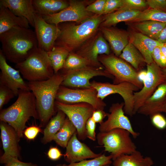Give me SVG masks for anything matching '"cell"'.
<instances>
[{"mask_svg":"<svg viewBox=\"0 0 166 166\" xmlns=\"http://www.w3.org/2000/svg\"><path fill=\"white\" fill-rule=\"evenodd\" d=\"M24 18L18 16L7 7L0 6V34L15 27L30 28Z\"/></svg>","mask_w":166,"mask_h":166,"instance_id":"24","label":"cell"},{"mask_svg":"<svg viewBox=\"0 0 166 166\" xmlns=\"http://www.w3.org/2000/svg\"><path fill=\"white\" fill-rule=\"evenodd\" d=\"M107 113H105L104 110H95L91 117L96 123L100 124L103 122V120L107 116Z\"/></svg>","mask_w":166,"mask_h":166,"instance_id":"45","label":"cell"},{"mask_svg":"<svg viewBox=\"0 0 166 166\" xmlns=\"http://www.w3.org/2000/svg\"><path fill=\"white\" fill-rule=\"evenodd\" d=\"M164 77V81L163 83L166 84V68L162 69Z\"/></svg>","mask_w":166,"mask_h":166,"instance_id":"51","label":"cell"},{"mask_svg":"<svg viewBox=\"0 0 166 166\" xmlns=\"http://www.w3.org/2000/svg\"><path fill=\"white\" fill-rule=\"evenodd\" d=\"M124 103L113 104L110 108V113H107V119L100 124V132H106L112 129L119 128L128 131L134 138H136L140 133L133 129L128 117L124 114L123 108Z\"/></svg>","mask_w":166,"mask_h":166,"instance_id":"15","label":"cell"},{"mask_svg":"<svg viewBox=\"0 0 166 166\" xmlns=\"http://www.w3.org/2000/svg\"><path fill=\"white\" fill-rule=\"evenodd\" d=\"M106 0H98L87 6L86 10L94 14H104V10Z\"/></svg>","mask_w":166,"mask_h":166,"instance_id":"38","label":"cell"},{"mask_svg":"<svg viewBox=\"0 0 166 166\" xmlns=\"http://www.w3.org/2000/svg\"><path fill=\"white\" fill-rule=\"evenodd\" d=\"M119 57L130 63L136 70L146 63L142 54L129 41Z\"/></svg>","mask_w":166,"mask_h":166,"instance_id":"30","label":"cell"},{"mask_svg":"<svg viewBox=\"0 0 166 166\" xmlns=\"http://www.w3.org/2000/svg\"><path fill=\"white\" fill-rule=\"evenodd\" d=\"M162 112H164L166 114V97L163 105Z\"/></svg>","mask_w":166,"mask_h":166,"instance_id":"52","label":"cell"},{"mask_svg":"<svg viewBox=\"0 0 166 166\" xmlns=\"http://www.w3.org/2000/svg\"><path fill=\"white\" fill-rule=\"evenodd\" d=\"M147 6L146 1L143 0H123L122 6L118 10L132 9L141 11Z\"/></svg>","mask_w":166,"mask_h":166,"instance_id":"36","label":"cell"},{"mask_svg":"<svg viewBox=\"0 0 166 166\" xmlns=\"http://www.w3.org/2000/svg\"><path fill=\"white\" fill-rule=\"evenodd\" d=\"M41 131V129L38 127L32 126L27 128L24 132L25 136L28 140H34L38 133Z\"/></svg>","mask_w":166,"mask_h":166,"instance_id":"44","label":"cell"},{"mask_svg":"<svg viewBox=\"0 0 166 166\" xmlns=\"http://www.w3.org/2000/svg\"><path fill=\"white\" fill-rule=\"evenodd\" d=\"M55 104L58 110L63 112L75 126L78 139L85 140L87 138L86 122L96 109L85 103L67 104L56 101Z\"/></svg>","mask_w":166,"mask_h":166,"instance_id":"9","label":"cell"},{"mask_svg":"<svg viewBox=\"0 0 166 166\" xmlns=\"http://www.w3.org/2000/svg\"><path fill=\"white\" fill-rule=\"evenodd\" d=\"M160 47L157 46L154 48L152 53V57L154 61L159 66L162 67L161 61Z\"/></svg>","mask_w":166,"mask_h":166,"instance_id":"47","label":"cell"},{"mask_svg":"<svg viewBox=\"0 0 166 166\" xmlns=\"http://www.w3.org/2000/svg\"><path fill=\"white\" fill-rule=\"evenodd\" d=\"M47 155L48 157L53 160H57L62 156H64L60 150L57 147L50 148L47 152Z\"/></svg>","mask_w":166,"mask_h":166,"instance_id":"46","label":"cell"},{"mask_svg":"<svg viewBox=\"0 0 166 166\" xmlns=\"http://www.w3.org/2000/svg\"><path fill=\"white\" fill-rule=\"evenodd\" d=\"M66 8L53 14L42 16L48 23L56 26L63 22H76L81 23L95 14L86 10L85 2L69 0Z\"/></svg>","mask_w":166,"mask_h":166,"instance_id":"13","label":"cell"},{"mask_svg":"<svg viewBox=\"0 0 166 166\" xmlns=\"http://www.w3.org/2000/svg\"><path fill=\"white\" fill-rule=\"evenodd\" d=\"M166 97V84L159 85L153 94L144 102L137 113L152 116L162 112L164 101Z\"/></svg>","mask_w":166,"mask_h":166,"instance_id":"23","label":"cell"},{"mask_svg":"<svg viewBox=\"0 0 166 166\" xmlns=\"http://www.w3.org/2000/svg\"><path fill=\"white\" fill-rule=\"evenodd\" d=\"M62 71L65 74V77L61 85L68 88H90L91 85L89 80L95 76L114 77L103 68L88 66L74 70Z\"/></svg>","mask_w":166,"mask_h":166,"instance_id":"12","label":"cell"},{"mask_svg":"<svg viewBox=\"0 0 166 166\" xmlns=\"http://www.w3.org/2000/svg\"><path fill=\"white\" fill-rule=\"evenodd\" d=\"M65 77L59 71L47 80L27 83L35 98L40 127L46 126L54 114L56 95Z\"/></svg>","mask_w":166,"mask_h":166,"instance_id":"2","label":"cell"},{"mask_svg":"<svg viewBox=\"0 0 166 166\" xmlns=\"http://www.w3.org/2000/svg\"><path fill=\"white\" fill-rule=\"evenodd\" d=\"M146 1L151 9L166 12V0H148Z\"/></svg>","mask_w":166,"mask_h":166,"instance_id":"42","label":"cell"},{"mask_svg":"<svg viewBox=\"0 0 166 166\" xmlns=\"http://www.w3.org/2000/svg\"><path fill=\"white\" fill-rule=\"evenodd\" d=\"M105 16L94 14L77 25L59 24L60 34L54 46L63 47L69 52L80 48L97 33Z\"/></svg>","mask_w":166,"mask_h":166,"instance_id":"4","label":"cell"},{"mask_svg":"<svg viewBox=\"0 0 166 166\" xmlns=\"http://www.w3.org/2000/svg\"><path fill=\"white\" fill-rule=\"evenodd\" d=\"M110 166V164H107V165H104V166Z\"/></svg>","mask_w":166,"mask_h":166,"instance_id":"53","label":"cell"},{"mask_svg":"<svg viewBox=\"0 0 166 166\" xmlns=\"http://www.w3.org/2000/svg\"><path fill=\"white\" fill-rule=\"evenodd\" d=\"M151 20L166 24V12L149 9L141 11L131 22H139Z\"/></svg>","mask_w":166,"mask_h":166,"instance_id":"34","label":"cell"},{"mask_svg":"<svg viewBox=\"0 0 166 166\" xmlns=\"http://www.w3.org/2000/svg\"><path fill=\"white\" fill-rule=\"evenodd\" d=\"M112 156L110 155L106 156L102 154L99 156L89 160H85L78 162L70 163L69 164H58L56 166H104L110 164Z\"/></svg>","mask_w":166,"mask_h":166,"instance_id":"35","label":"cell"},{"mask_svg":"<svg viewBox=\"0 0 166 166\" xmlns=\"http://www.w3.org/2000/svg\"><path fill=\"white\" fill-rule=\"evenodd\" d=\"M34 24L38 47L47 52L51 51L60 34L59 27L48 23L41 16L36 13L34 17Z\"/></svg>","mask_w":166,"mask_h":166,"instance_id":"14","label":"cell"},{"mask_svg":"<svg viewBox=\"0 0 166 166\" xmlns=\"http://www.w3.org/2000/svg\"><path fill=\"white\" fill-rule=\"evenodd\" d=\"M164 81L163 75L160 67L154 62L147 64V74L143 81V87L139 91L134 93L133 114L153 94L156 88Z\"/></svg>","mask_w":166,"mask_h":166,"instance_id":"11","label":"cell"},{"mask_svg":"<svg viewBox=\"0 0 166 166\" xmlns=\"http://www.w3.org/2000/svg\"><path fill=\"white\" fill-rule=\"evenodd\" d=\"M166 24L155 21L148 20L137 22L135 28L143 34L157 40Z\"/></svg>","mask_w":166,"mask_h":166,"instance_id":"29","label":"cell"},{"mask_svg":"<svg viewBox=\"0 0 166 166\" xmlns=\"http://www.w3.org/2000/svg\"><path fill=\"white\" fill-rule=\"evenodd\" d=\"M154 162L149 156L144 157L137 150L130 154H123L113 160V166H152Z\"/></svg>","mask_w":166,"mask_h":166,"instance_id":"26","label":"cell"},{"mask_svg":"<svg viewBox=\"0 0 166 166\" xmlns=\"http://www.w3.org/2000/svg\"><path fill=\"white\" fill-rule=\"evenodd\" d=\"M66 148L64 156L65 160L69 164L94 158L102 154L95 153L85 144L80 141L77 138V132L71 137Z\"/></svg>","mask_w":166,"mask_h":166,"instance_id":"18","label":"cell"},{"mask_svg":"<svg viewBox=\"0 0 166 166\" xmlns=\"http://www.w3.org/2000/svg\"><path fill=\"white\" fill-rule=\"evenodd\" d=\"M5 166H37L31 163H26L20 161L18 158L10 157L8 158L4 163Z\"/></svg>","mask_w":166,"mask_h":166,"instance_id":"43","label":"cell"},{"mask_svg":"<svg viewBox=\"0 0 166 166\" xmlns=\"http://www.w3.org/2000/svg\"></svg>","mask_w":166,"mask_h":166,"instance_id":"54","label":"cell"},{"mask_svg":"<svg viewBox=\"0 0 166 166\" xmlns=\"http://www.w3.org/2000/svg\"><path fill=\"white\" fill-rule=\"evenodd\" d=\"M91 84V87L97 90L98 97L102 100L112 94L118 93L120 95L124 101V112L131 116L134 115L133 94L134 91L139 89L137 87L127 82L115 84L93 81Z\"/></svg>","mask_w":166,"mask_h":166,"instance_id":"8","label":"cell"},{"mask_svg":"<svg viewBox=\"0 0 166 166\" xmlns=\"http://www.w3.org/2000/svg\"><path fill=\"white\" fill-rule=\"evenodd\" d=\"M157 41L162 44L166 43V26L161 31Z\"/></svg>","mask_w":166,"mask_h":166,"instance_id":"48","label":"cell"},{"mask_svg":"<svg viewBox=\"0 0 166 166\" xmlns=\"http://www.w3.org/2000/svg\"><path fill=\"white\" fill-rule=\"evenodd\" d=\"M76 132V128L66 117L63 126L55 135L53 140L60 146L66 148L71 137Z\"/></svg>","mask_w":166,"mask_h":166,"instance_id":"32","label":"cell"},{"mask_svg":"<svg viewBox=\"0 0 166 166\" xmlns=\"http://www.w3.org/2000/svg\"><path fill=\"white\" fill-rule=\"evenodd\" d=\"M66 116L63 112L58 110L56 115L50 119L44 130L43 143L46 144L53 140L55 135L63 126Z\"/></svg>","mask_w":166,"mask_h":166,"instance_id":"28","label":"cell"},{"mask_svg":"<svg viewBox=\"0 0 166 166\" xmlns=\"http://www.w3.org/2000/svg\"><path fill=\"white\" fill-rule=\"evenodd\" d=\"M69 53L64 47L57 46H54L51 51L47 52L54 74L63 68Z\"/></svg>","mask_w":166,"mask_h":166,"instance_id":"31","label":"cell"},{"mask_svg":"<svg viewBox=\"0 0 166 166\" xmlns=\"http://www.w3.org/2000/svg\"><path fill=\"white\" fill-rule=\"evenodd\" d=\"M15 67L28 82L45 81L54 74L47 52L38 47Z\"/></svg>","mask_w":166,"mask_h":166,"instance_id":"5","label":"cell"},{"mask_svg":"<svg viewBox=\"0 0 166 166\" xmlns=\"http://www.w3.org/2000/svg\"><path fill=\"white\" fill-rule=\"evenodd\" d=\"M31 117L39 120L35 97L30 91L20 90L16 101L1 110L0 120L15 130L19 140L23 136L26 122Z\"/></svg>","mask_w":166,"mask_h":166,"instance_id":"3","label":"cell"},{"mask_svg":"<svg viewBox=\"0 0 166 166\" xmlns=\"http://www.w3.org/2000/svg\"><path fill=\"white\" fill-rule=\"evenodd\" d=\"M161 51L162 53L166 58V43L160 47Z\"/></svg>","mask_w":166,"mask_h":166,"instance_id":"50","label":"cell"},{"mask_svg":"<svg viewBox=\"0 0 166 166\" xmlns=\"http://www.w3.org/2000/svg\"><path fill=\"white\" fill-rule=\"evenodd\" d=\"M1 137L4 153L0 157V162L4 164L10 157L18 158L20 151L18 144L19 141L15 130L6 123L1 121Z\"/></svg>","mask_w":166,"mask_h":166,"instance_id":"19","label":"cell"},{"mask_svg":"<svg viewBox=\"0 0 166 166\" xmlns=\"http://www.w3.org/2000/svg\"><path fill=\"white\" fill-rule=\"evenodd\" d=\"M151 116L152 124L159 129H163L166 128V119L160 113L154 114Z\"/></svg>","mask_w":166,"mask_h":166,"instance_id":"41","label":"cell"},{"mask_svg":"<svg viewBox=\"0 0 166 166\" xmlns=\"http://www.w3.org/2000/svg\"><path fill=\"white\" fill-rule=\"evenodd\" d=\"M6 59L0 49V85L10 89L15 96L20 90L30 91L27 83L24 81L19 70L14 69L7 62Z\"/></svg>","mask_w":166,"mask_h":166,"instance_id":"17","label":"cell"},{"mask_svg":"<svg viewBox=\"0 0 166 166\" xmlns=\"http://www.w3.org/2000/svg\"><path fill=\"white\" fill-rule=\"evenodd\" d=\"M88 66L96 67L83 57L76 53L71 52L68 55L61 69L68 71Z\"/></svg>","mask_w":166,"mask_h":166,"instance_id":"33","label":"cell"},{"mask_svg":"<svg viewBox=\"0 0 166 166\" xmlns=\"http://www.w3.org/2000/svg\"><path fill=\"white\" fill-rule=\"evenodd\" d=\"M36 13L43 16L57 13L68 7L69 1L63 0H33Z\"/></svg>","mask_w":166,"mask_h":166,"instance_id":"25","label":"cell"},{"mask_svg":"<svg viewBox=\"0 0 166 166\" xmlns=\"http://www.w3.org/2000/svg\"><path fill=\"white\" fill-rule=\"evenodd\" d=\"M129 40L142 54L147 64L154 62L152 53L154 48L157 46L161 47L164 44L136 32L129 35Z\"/></svg>","mask_w":166,"mask_h":166,"instance_id":"20","label":"cell"},{"mask_svg":"<svg viewBox=\"0 0 166 166\" xmlns=\"http://www.w3.org/2000/svg\"><path fill=\"white\" fill-rule=\"evenodd\" d=\"M56 101L67 104L85 103L96 110H104L106 104L97 97L96 89L89 88L73 89L61 85L57 91Z\"/></svg>","mask_w":166,"mask_h":166,"instance_id":"10","label":"cell"},{"mask_svg":"<svg viewBox=\"0 0 166 166\" xmlns=\"http://www.w3.org/2000/svg\"><path fill=\"white\" fill-rule=\"evenodd\" d=\"M127 130L117 128L106 132H99L96 136L98 144L110 153L112 160L123 154H130L136 151V147Z\"/></svg>","mask_w":166,"mask_h":166,"instance_id":"6","label":"cell"},{"mask_svg":"<svg viewBox=\"0 0 166 166\" xmlns=\"http://www.w3.org/2000/svg\"><path fill=\"white\" fill-rule=\"evenodd\" d=\"M99 62L105 70L114 78L113 84L127 82L141 89L143 83L138 78V73L121 59L113 54L99 56Z\"/></svg>","mask_w":166,"mask_h":166,"instance_id":"7","label":"cell"},{"mask_svg":"<svg viewBox=\"0 0 166 166\" xmlns=\"http://www.w3.org/2000/svg\"><path fill=\"white\" fill-rule=\"evenodd\" d=\"M141 11L132 9L117 10L114 12L106 14L100 26L109 27L111 26H115L121 22H131Z\"/></svg>","mask_w":166,"mask_h":166,"instance_id":"27","label":"cell"},{"mask_svg":"<svg viewBox=\"0 0 166 166\" xmlns=\"http://www.w3.org/2000/svg\"><path fill=\"white\" fill-rule=\"evenodd\" d=\"M96 123L91 117L86 122L85 128L87 137L93 141L96 140Z\"/></svg>","mask_w":166,"mask_h":166,"instance_id":"40","label":"cell"},{"mask_svg":"<svg viewBox=\"0 0 166 166\" xmlns=\"http://www.w3.org/2000/svg\"><path fill=\"white\" fill-rule=\"evenodd\" d=\"M0 6L7 7L16 15L25 18L34 27V17L36 13L33 0H0Z\"/></svg>","mask_w":166,"mask_h":166,"instance_id":"21","label":"cell"},{"mask_svg":"<svg viewBox=\"0 0 166 166\" xmlns=\"http://www.w3.org/2000/svg\"><path fill=\"white\" fill-rule=\"evenodd\" d=\"M15 96L13 92L10 89L0 85V109Z\"/></svg>","mask_w":166,"mask_h":166,"instance_id":"37","label":"cell"},{"mask_svg":"<svg viewBox=\"0 0 166 166\" xmlns=\"http://www.w3.org/2000/svg\"><path fill=\"white\" fill-rule=\"evenodd\" d=\"M76 53L89 61L96 67L103 68L98 60V57L99 54H109L110 49L100 32L97 33L86 42Z\"/></svg>","mask_w":166,"mask_h":166,"instance_id":"16","label":"cell"},{"mask_svg":"<svg viewBox=\"0 0 166 166\" xmlns=\"http://www.w3.org/2000/svg\"><path fill=\"white\" fill-rule=\"evenodd\" d=\"M1 50L6 59L17 64L24 61L38 45L34 31L15 27L0 34Z\"/></svg>","mask_w":166,"mask_h":166,"instance_id":"1","label":"cell"},{"mask_svg":"<svg viewBox=\"0 0 166 166\" xmlns=\"http://www.w3.org/2000/svg\"><path fill=\"white\" fill-rule=\"evenodd\" d=\"M123 0H106L105 4L104 14H108L117 10L122 6Z\"/></svg>","mask_w":166,"mask_h":166,"instance_id":"39","label":"cell"},{"mask_svg":"<svg viewBox=\"0 0 166 166\" xmlns=\"http://www.w3.org/2000/svg\"><path fill=\"white\" fill-rule=\"evenodd\" d=\"M147 74V71L141 70L138 73V78L139 80L143 83Z\"/></svg>","mask_w":166,"mask_h":166,"instance_id":"49","label":"cell"},{"mask_svg":"<svg viewBox=\"0 0 166 166\" xmlns=\"http://www.w3.org/2000/svg\"><path fill=\"white\" fill-rule=\"evenodd\" d=\"M100 28L115 55L119 57L129 42V35L125 31L113 27L100 26Z\"/></svg>","mask_w":166,"mask_h":166,"instance_id":"22","label":"cell"}]
</instances>
